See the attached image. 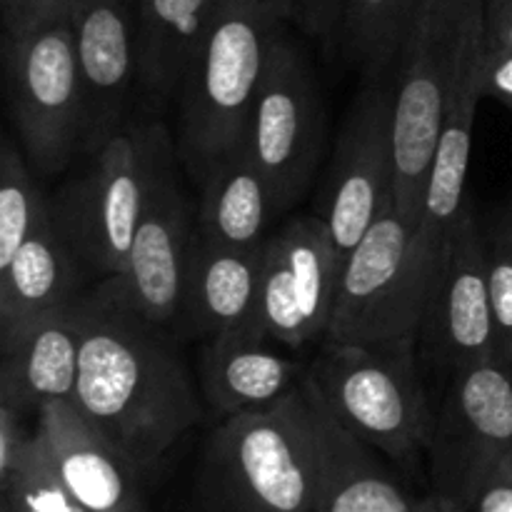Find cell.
I'll return each mask as SVG.
<instances>
[{"label": "cell", "mask_w": 512, "mask_h": 512, "mask_svg": "<svg viewBox=\"0 0 512 512\" xmlns=\"http://www.w3.org/2000/svg\"><path fill=\"white\" fill-rule=\"evenodd\" d=\"M138 0H80L73 15L75 50L85 103L83 155L123 133L138 103L135 58Z\"/></svg>", "instance_id": "15"}, {"label": "cell", "mask_w": 512, "mask_h": 512, "mask_svg": "<svg viewBox=\"0 0 512 512\" xmlns=\"http://www.w3.org/2000/svg\"><path fill=\"white\" fill-rule=\"evenodd\" d=\"M293 13V0H218L175 100V148L198 185L248 145L270 48Z\"/></svg>", "instance_id": "2"}, {"label": "cell", "mask_w": 512, "mask_h": 512, "mask_svg": "<svg viewBox=\"0 0 512 512\" xmlns=\"http://www.w3.org/2000/svg\"><path fill=\"white\" fill-rule=\"evenodd\" d=\"M80 0H0L5 35H28L48 25L73 20Z\"/></svg>", "instance_id": "29"}, {"label": "cell", "mask_w": 512, "mask_h": 512, "mask_svg": "<svg viewBox=\"0 0 512 512\" xmlns=\"http://www.w3.org/2000/svg\"><path fill=\"white\" fill-rule=\"evenodd\" d=\"M485 235L490 298L495 318V350L498 360L510 370L512 363V198L495 210Z\"/></svg>", "instance_id": "28"}, {"label": "cell", "mask_w": 512, "mask_h": 512, "mask_svg": "<svg viewBox=\"0 0 512 512\" xmlns=\"http://www.w3.org/2000/svg\"><path fill=\"white\" fill-rule=\"evenodd\" d=\"M5 83L18 143L38 175H55L83 155L85 103L73 20L5 35Z\"/></svg>", "instance_id": "7"}, {"label": "cell", "mask_w": 512, "mask_h": 512, "mask_svg": "<svg viewBox=\"0 0 512 512\" xmlns=\"http://www.w3.org/2000/svg\"><path fill=\"white\" fill-rule=\"evenodd\" d=\"M510 373H512V363H510Z\"/></svg>", "instance_id": "36"}, {"label": "cell", "mask_w": 512, "mask_h": 512, "mask_svg": "<svg viewBox=\"0 0 512 512\" xmlns=\"http://www.w3.org/2000/svg\"><path fill=\"white\" fill-rule=\"evenodd\" d=\"M343 255L320 215L288 220L263 243L255 320L270 340L290 350L328 333Z\"/></svg>", "instance_id": "14"}, {"label": "cell", "mask_w": 512, "mask_h": 512, "mask_svg": "<svg viewBox=\"0 0 512 512\" xmlns=\"http://www.w3.org/2000/svg\"><path fill=\"white\" fill-rule=\"evenodd\" d=\"M80 313L83 340L73 403L145 473L200 420L178 333L138 313L113 278L80 295Z\"/></svg>", "instance_id": "1"}, {"label": "cell", "mask_w": 512, "mask_h": 512, "mask_svg": "<svg viewBox=\"0 0 512 512\" xmlns=\"http://www.w3.org/2000/svg\"><path fill=\"white\" fill-rule=\"evenodd\" d=\"M468 512H512V455L485 478Z\"/></svg>", "instance_id": "33"}, {"label": "cell", "mask_w": 512, "mask_h": 512, "mask_svg": "<svg viewBox=\"0 0 512 512\" xmlns=\"http://www.w3.org/2000/svg\"><path fill=\"white\" fill-rule=\"evenodd\" d=\"M418 353L448 380L458 370L498 360L485 235L468 203L440 248L420 320Z\"/></svg>", "instance_id": "13"}, {"label": "cell", "mask_w": 512, "mask_h": 512, "mask_svg": "<svg viewBox=\"0 0 512 512\" xmlns=\"http://www.w3.org/2000/svg\"><path fill=\"white\" fill-rule=\"evenodd\" d=\"M80 340V295L0 340V400L20 413L40 410L53 400H75Z\"/></svg>", "instance_id": "19"}, {"label": "cell", "mask_w": 512, "mask_h": 512, "mask_svg": "<svg viewBox=\"0 0 512 512\" xmlns=\"http://www.w3.org/2000/svg\"><path fill=\"white\" fill-rule=\"evenodd\" d=\"M428 455L433 493L470 510L485 478L512 455V373L500 360L448 380Z\"/></svg>", "instance_id": "11"}, {"label": "cell", "mask_w": 512, "mask_h": 512, "mask_svg": "<svg viewBox=\"0 0 512 512\" xmlns=\"http://www.w3.org/2000/svg\"><path fill=\"white\" fill-rule=\"evenodd\" d=\"M420 0H345L335 43L365 80H380L398 65Z\"/></svg>", "instance_id": "25"}, {"label": "cell", "mask_w": 512, "mask_h": 512, "mask_svg": "<svg viewBox=\"0 0 512 512\" xmlns=\"http://www.w3.org/2000/svg\"><path fill=\"white\" fill-rule=\"evenodd\" d=\"M148 190L133 235L128 268L115 285L138 313L175 330L185 263L195 223L180 183L178 148L160 118H148Z\"/></svg>", "instance_id": "12"}, {"label": "cell", "mask_w": 512, "mask_h": 512, "mask_svg": "<svg viewBox=\"0 0 512 512\" xmlns=\"http://www.w3.org/2000/svg\"><path fill=\"white\" fill-rule=\"evenodd\" d=\"M275 215L268 180L253 163L248 148L215 165L200 183L195 225L218 243L260 248L268 238L265 228Z\"/></svg>", "instance_id": "24"}, {"label": "cell", "mask_w": 512, "mask_h": 512, "mask_svg": "<svg viewBox=\"0 0 512 512\" xmlns=\"http://www.w3.org/2000/svg\"><path fill=\"white\" fill-rule=\"evenodd\" d=\"M485 53V33L470 40L460 60L458 75H455L453 93H450L448 113H445L443 130H440L438 148H435L433 165L425 185L423 210H420V223L413 235V250L423 268L425 278L435 273V265L440 260V248L448 238L450 225L460 215L465 198V183H468L470 153H473V128L475 110L483 100L480 88V68H483Z\"/></svg>", "instance_id": "16"}, {"label": "cell", "mask_w": 512, "mask_h": 512, "mask_svg": "<svg viewBox=\"0 0 512 512\" xmlns=\"http://www.w3.org/2000/svg\"><path fill=\"white\" fill-rule=\"evenodd\" d=\"M310 398L323 443L325 483L315 512H413V500L400 490L373 455L375 448L350 433L328 413L310 383Z\"/></svg>", "instance_id": "23"}, {"label": "cell", "mask_w": 512, "mask_h": 512, "mask_svg": "<svg viewBox=\"0 0 512 512\" xmlns=\"http://www.w3.org/2000/svg\"><path fill=\"white\" fill-rule=\"evenodd\" d=\"M35 175L25 153L20 155L18 145L5 138L0 148V270L15 258L48 200Z\"/></svg>", "instance_id": "26"}, {"label": "cell", "mask_w": 512, "mask_h": 512, "mask_svg": "<svg viewBox=\"0 0 512 512\" xmlns=\"http://www.w3.org/2000/svg\"><path fill=\"white\" fill-rule=\"evenodd\" d=\"M413 512H468L463 510L460 505L450 503V500L440 498V495H428V498L418 500V503L413 505Z\"/></svg>", "instance_id": "35"}, {"label": "cell", "mask_w": 512, "mask_h": 512, "mask_svg": "<svg viewBox=\"0 0 512 512\" xmlns=\"http://www.w3.org/2000/svg\"><path fill=\"white\" fill-rule=\"evenodd\" d=\"M480 88H483V98L498 100L512 113V53L485 48Z\"/></svg>", "instance_id": "32"}, {"label": "cell", "mask_w": 512, "mask_h": 512, "mask_svg": "<svg viewBox=\"0 0 512 512\" xmlns=\"http://www.w3.org/2000/svg\"><path fill=\"white\" fill-rule=\"evenodd\" d=\"M485 48L512 53V0H485Z\"/></svg>", "instance_id": "34"}, {"label": "cell", "mask_w": 512, "mask_h": 512, "mask_svg": "<svg viewBox=\"0 0 512 512\" xmlns=\"http://www.w3.org/2000/svg\"><path fill=\"white\" fill-rule=\"evenodd\" d=\"M208 475L238 512H315L325 483L323 443L305 378L263 408L223 418Z\"/></svg>", "instance_id": "3"}, {"label": "cell", "mask_w": 512, "mask_h": 512, "mask_svg": "<svg viewBox=\"0 0 512 512\" xmlns=\"http://www.w3.org/2000/svg\"><path fill=\"white\" fill-rule=\"evenodd\" d=\"M8 512H85L60 480L38 430L8 480L0 483Z\"/></svg>", "instance_id": "27"}, {"label": "cell", "mask_w": 512, "mask_h": 512, "mask_svg": "<svg viewBox=\"0 0 512 512\" xmlns=\"http://www.w3.org/2000/svg\"><path fill=\"white\" fill-rule=\"evenodd\" d=\"M20 410L15 405L0 400V483L13 475L18 468L20 458L28 450L33 435L23 430V420H20Z\"/></svg>", "instance_id": "31"}, {"label": "cell", "mask_w": 512, "mask_h": 512, "mask_svg": "<svg viewBox=\"0 0 512 512\" xmlns=\"http://www.w3.org/2000/svg\"><path fill=\"white\" fill-rule=\"evenodd\" d=\"M260 248H235L208 238L195 225L180 288L175 333L183 338L208 340L240 325H258ZM260 328V325H258Z\"/></svg>", "instance_id": "17"}, {"label": "cell", "mask_w": 512, "mask_h": 512, "mask_svg": "<svg viewBox=\"0 0 512 512\" xmlns=\"http://www.w3.org/2000/svg\"><path fill=\"white\" fill-rule=\"evenodd\" d=\"M323 140L325 113L315 73L285 28L270 48L245 145L268 180L278 215L308 190L323 155Z\"/></svg>", "instance_id": "9"}, {"label": "cell", "mask_w": 512, "mask_h": 512, "mask_svg": "<svg viewBox=\"0 0 512 512\" xmlns=\"http://www.w3.org/2000/svg\"><path fill=\"white\" fill-rule=\"evenodd\" d=\"M78 260L55 228L50 203L38 210L28 238L0 270V340L78 298Z\"/></svg>", "instance_id": "22"}, {"label": "cell", "mask_w": 512, "mask_h": 512, "mask_svg": "<svg viewBox=\"0 0 512 512\" xmlns=\"http://www.w3.org/2000/svg\"><path fill=\"white\" fill-rule=\"evenodd\" d=\"M305 380L328 413L378 453L398 463L428 453L435 410L420 375L418 340L393 345L323 340Z\"/></svg>", "instance_id": "5"}, {"label": "cell", "mask_w": 512, "mask_h": 512, "mask_svg": "<svg viewBox=\"0 0 512 512\" xmlns=\"http://www.w3.org/2000/svg\"><path fill=\"white\" fill-rule=\"evenodd\" d=\"M148 118H138L88 155V165L48 195L55 228L80 270L98 278L125 273L148 190Z\"/></svg>", "instance_id": "6"}, {"label": "cell", "mask_w": 512, "mask_h": 512, "mask_svg": "<svg viewBox=\"0 0 512 512\" xmlns=\"http://www.w3.org/2000/svg\"><path fill=\"white\" fill-rule=\"evenodd\" d=\"M293 5V20L310 38L323 40V43L338 38L345 0H293Z\"/></svg>", "instance_id": "30"}, {"label": "cell", "mask_w": 512, "mask_h": 512, "mask_svg": "<svg viewBox=\"0 0 512 512\" xmlns=\"http://www.w3.org/2000/svg\"><path fill=\"white\" fill-rule=\"evenodd\" d=\"M38 435L68 493L85 512H140L138 470L73 400L38 410Z\"/></svg>", "instance_id": "18"}, {"label": "cell", "mask_w": 512, "mask_h": 512, "mask_svg": "<svg viewBox=\"0 0 512 512\" xmlns=\"http://www.w3.org/2000/svg\"><path fill=\"white\" fill-rule=\"evenodd\" d=\"M413 235L395 208L375 220L343 260L325 340L348 345L418 340L428 278L415 258Z\"/></svg>", "instance_id": "8"}, {"label": "cell", "mask_w": 512, "mask_h": 512, "mask_svg": "<svg viewBox=\"0 0 512 512\" xmlns=\"http://www.w3.org/2000/svg\"><path fill=\"white\" fill-rule=\"evenodd\" d=\"M320 195L318 215L343 260L395 208V78L370 80L355 95Z\"/></svg>", "instance_id": "10"}, {"label": "cell", "mask_w": 512, "mask_h": 512, "mask_svg": "<svg viewBox=\"0 0 512 512\" xmlns=\"http://www.w3.org/2000/svg\"><path fill=\"white\" fill-rule=\"evenodd\" d=\"M258 325H240L203 343L198 360L200 390L223 418L275 403L305 378L308 365L268 348Z\"/></svg>", "instance_id": "20"}, {"label": "cell", "mask_w": 512, "mask_h": 512, "mask_svg": "<svg viewBox=\"0 0 512 512\" xmlns=\"http://www.w3.org/2000/svg\"><path fill=\"white\" fill-rule=\"evenodd\" d=\"M218 0H138L135 10V58L138 105L158 118L173 100L213 23Z\"/></svg>", "instance_id": "21"}, {"label": "cell", "mask_w": 512, "mask_h": 512, "mask_svg": "<svg viewBox=\"0 0 512 512\" xmlns=\"http://www.w3.org/2000/svg\"><path fill=\"white\" fill-rule=\"evenodd\" d=\"M485 33V0H420L395 75V210L418 228L425 185L470 40Z\"/></svg>", "instance_id": "4"}]
</instances>
